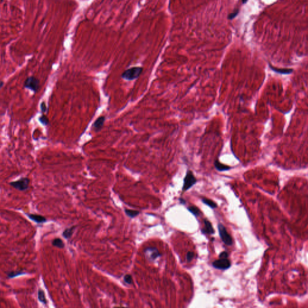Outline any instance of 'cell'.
I'll use <instances>...</instances> for the list:
<instances>
[{"mask_svg":"<svg viewBox=\"0 0 308 308\" xmlns=\"http://www.w3.org/2000/svg\"><path fill=\"white\" fill-rule=\"evenodd\" d=\"M24 87L36 93L40 87V81L37 78L31 76L25 80L24 83Z\"/></svg>","mask_w":308,"mask_h":308,"instance_id":"obj_2","label":"cell"},{"mask_svg":"<svg viewBox=\"0 0 308 308\" xmlns=\"http://www.w3.org/2000/svg\"><path fill=\"white\" fill-rule=\"evenodd\" d=\"M197 182V179L195 178L193 173L191 170H188L186 176L183 179V185L182 187V190L183 192L187 191L190 189Z\"/></svg>","mask_w":308,"mask_h":308,"instance_id":"obj_3","label":"cell"},{"mask_svg":"<svg viewBox=\"0 0 308 308\" xmlns=\"http://www.w3.org/2000/svg\"><path fill=\"white\" fill-rule=\"evenodd\" d=\"M38 300L41 303H43L45 304H46V303H47V300L46 299L45 293L41 289L39 290V291H38Z\"/></svg>","mask_w":308,"mask_h":308,"instance_id":"obj_14","label":"cell"},{"mask_svg":"<svg viewBox=\"0 0 308 308\" xmlns=\"http://www.w3.org/2000/svg\"><path fill=\"white\" fill-rule=\"evenodd\" d=\"M41 111L42 112V113H45L46 110H47V107H46V105L45 104V102H42L41 104Z\"/></svg>","mask_w":308,"mask_h":308,"instance_id":"obj_22","label":"cell"},{"mask_svg":"<svg viewBox=\"0 0 308 308\" xmlns=\"http://www.w3.org/2000/svg\"><path fill=\"white\" fill-rule=\"evenodd\" d=\"M242 3L244 4V3H245L246 2L248 1V0H242Z\"/></svg>","mask_w":308,"mask_h":308,"instance_id":"obj_26","label":"cell"},{"mask_svg":"<svg viewBox=\"0 0 308 308\" xmlns=\"http://www.w3.org/2000/svg\"><path fill=\"white\" fill-rule=\"evenodd\" d=\"M52 244L55 246V247H57V248H60V249H62L65 247V244L64 242H63V241L61 240L60 238H55L54 239L52 242Z\"/></svg>","mask_w":308,"mask_h":308,"instance_id":"obj_12","label":"cell"},{"mask_svg":"<svg viewBox=\"0 0 308 308\" xmlns=\"http://www.w3.org/2000/svg\"><path fill=\"white\" fill-rule=\"evenodd\" d=\"M105 119V118L104 116H101L95 120L94 124H93V126H92V128H94L95 131L98 132L102 129L104 124Z\"/></svg>","mask_w":308,"mask_h":308,"instance_id":"obj_8","label":"cell"},{"mask_svg":"<svg viewBox=\"0 0 308 308\" xmlns=\"http://www.w3.org/2000/svg\"><path fill=\"white\" fill-rule=\"evenodd\" d=\"M214 166L215 169L220 172H223V171H228L231 169L230 166L225 165L222 163H221L219 160H215L214 161Z\"/></svg>","mask_w":308,"mask_h":308,"instance_id":"obj_10","label":"cell"},{"mask_svg":"<svg viewBox=\"0 0 308 308\" xmlns=\"http://www.w3.org/2000/svg\"><path fill=\"white\" fill-rule=\"evenodd\" d=\"M29 219L37 223H43L46 222V219L42 215L34 214H26Z\"/></svg>","mask_w":308,"mask_h":308,"instance_id":"obj_7","label":"cell"},{"mask_svg":"<svg viewBox=\"0 0 308 308\" xmlns=\"http://www.w3.org/2000/svg\"><path fill=\"white\" fill-rule=\"evenodd\" d=\"M39 120L43 125H47L49 124V119L45 114H42L41 116H40L39 117Z\"/></svg>","mask_w":308,"mask_h":308,"instance_id":"obj_19","label":"cell"},{"mask_svg":"<svg viewBox=\"0 0 308 308\" xmlns=\"http://www.w3.org/2000/svg\"><path fill=\"white\" fill-rule=\"evenodd\" d=\"M270 68L271 70L276 72V73L281 74H291L293 72V69H279L276 68L273 66H272L271 65H270Z\"/></svg>","mask_w":308,"mask_h":308,"instance_id":"obj_11","label":"cell"},{"mask_svg":"<svg viewBox=\"0 0 308 308\" xmlns=\"http://www.w3.org/2000/svg\"><path fill=\"white\" fill-rule=\"evenodd\" d=\"M238 10H237V11L234 12V13H231V14L229 15L228 18H229V19H232L233 18H234L237 15V14H238Z\"/></svg>","mask_w":308,"mask_h":308,"instance_id":"obj_24","label":"cell"},{"mask_svg":"<svg viewBox=\"0 0 308 308\" xmlns=\"http://www.w3.org/2000/svg\"><path fill=\"white\" fill-rule=\"evenodd\" d=\"M143 72L141 67H133L126 70L122 74V77L127 80H134L138 78Z\"/></svg>","mask_w":308,"mask_h":308,"instance_id":"obj_1","label":"cell"},{"mask_svg":"<svg viewBox=\"0 0 308 308\" xmlns=\"http://www.w3.org/2000/svg\"><path fill=\"white\" fill-rule=\"evenodd\" d=\"M218 229L220 237L222 241L228 245H232L233 244L232 238L231 236L229 235V234L228 232L225 227L222 223H219Z\"/></svg>","mask_w":308,"mask_h":308,"instance_id":"obj_4","label":"cell"},{"mask_svg":"<svg viewBox=\"0 0 308 308\" xmlns=\"http://www.w3.org/2000/svg\"><path fill=\"white\" fill-rule=\"evenodd\" d=\"M212 265L215 268L223 270H227L231 266V262L228 258H220L219 260L214 261Z\"/></svg>","mask_w":308,"mask_h":308,"instance_id":"obj_6","label":"cell"},{"mask_svg":"<svg viewBox=\"0 0 308 308\" xmlns=\"http://www.w3.org/2000/svg\"><path fill=\"white\" fill-rule=\"evenodd\" d=\"M29 181L28 178H22L16 181L10 182V185L19 191H25L28 189Z\"/></svg>","mask_w":308,"mask_h":308,"instance_id":"obj_5","label":"cell"},{"mask_svg":"<svg viewBox=\"0 0 308 308\" xmlns=\"http://www.w3.org/2000/svg\"><path fill=\"white\" fill-rule=\"evenodd\" d=\"M75 229V227L74 226H72L71 228H67L66 229L64 232H63V236L66 238V239H68L69 238L71 237L72 235L73 234V232H74V229Z\"/></svg>","mask_w":308,"mask_h":308,"instance_id":"obj_15","label":"cell"},{"mask_svg":"<svg viewBox=\"0 0 308 308\" xmlns=\"http://www.w3.org/2000/svg\"><path fill=\"white\" fill-rule=\"evenodd\" d=\"M202 201L203 203L209 206L211 208H216L217 206V205L211 199H206V198H202Z\"/></svg>","mask_w":308,"mask_h":308,"instance_id":"obj_13","label":"cell"},{"mask_svg":"<svg viewBox=\"0 0 308 308\" xmlns=\"http://www.w3.org/2000/svg\"><path fill=\"white\" fill-rule=\"evenodd\" d=\"M219 257H220V258H228V253L226 251H223L220 254Z\"/></svg>","mask_w":308,"mask_h":308,"instance_id":"obj_23","label":"cell"},{"mask_svg":"<svg viewBox=\"0 0 308 308\" xmlns=\"http://www.w3.org/2000/svg\"><path fill=\"white\" fill-rule=\"evenodd\" d=\"M124 281L128 284H132V281H133V279H132V277L131 275H129V274H127L124 276Z\"/></svg>","mask_w":308,"mask_h":308,"instance_id":"obj_20","label":"cell"},{"mask_svg":"<svg viewBox=\"0 0 308 308\" xmlns=\"http://www.w3.org/2000/svg\"><path fill=\"white\" fill-rule=\"evenodd\" d=\"M194 257V253L192 252H189L187 254V256H186V258H187V260L188 262H190L192 259Z\"/></svg>","mask_w":308,"mask_h":308,"instance_id":"obj_21","label":"cell"},{"mask_svg":"<svg viewBox=\"0 0 308 308\" xmlns=\"http://www.w3.org/2000/svg\"><path fill=\"white\" fill-rule=\"evenodd\" d=\"M189 211L192 213L193 215H195L196 217H199L200 215L201 214V212L200 211V209L195 206H190L189 208H188Z\"/></svg>","mask_w":308,"mask_h":308,"instance_id":"obj_16","label":"cell"},{"mask_svg":"<svg viewBox=\"0 0 308 308\" xmlns=\"http://www.w3.org/2000/svg\"><path fill=\"white\" fill-rule=\"evenodd\" d=\"M204 225L205 227L202 229V232L203 234H214L215 233V231L212 226V224L209 220L205 219Z\"/></svg>","mask_w":308,"mask_h":308,"instance_id":"obj_9","label":"cell"},{"mask_svg":"<svg viewBox=\"0 0 308 308\" xmlns=\"http://www.w3.org/2000/svg\"><path fill=\"white\" fill-rule=\"evenodd\" d=\"M4 84V82H3V81H1V80H0V88H1L3 87Z\"/></svg>","mask_w":308,"mask_h":308,"instance_id":"obj_25","label":"cell"},{"mask_svg":"<svg viewBox=\"0 0 308 308\" xmlns=\"http://www.w3.org/2000/svg\"><path fill=\"white\" fill-rule=\"evenodd\" d=\"M125 212L127 214V215H128L129 217H130L131 218L135 217L136 216H137V215H138L139 214V211H135V210H132V209H125Z\"/></svg>","mask_w":308,"mask_h":308,"instance_id":"obj_17","label":"cell"},{"mask_svg":"<svg viewBox=\"0 0 308 308\" xmlns=\"http://www.w3.org/2000/svg\"><path fill=\"white\" fill-rule=\"evenodd\" d=\"M25 274V273L24 272H23V271H12V272L9 273L7 276H8V278H9L12 279V278H16V277H17L18 276H20V275H22V274Z\"/></svg>","mask_w":308,"mask_h":308,"instance_id":"obj_18","label":"cell"}]
</instances>
